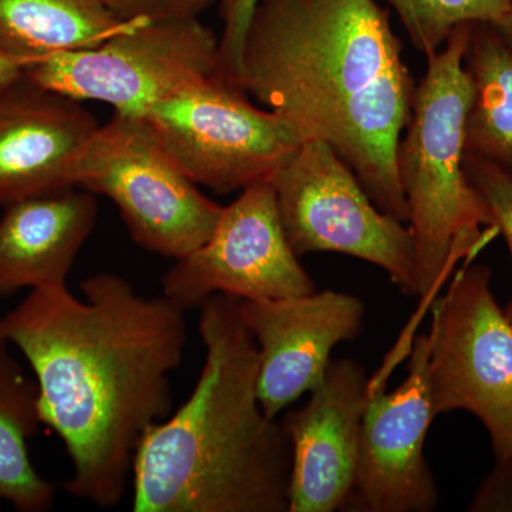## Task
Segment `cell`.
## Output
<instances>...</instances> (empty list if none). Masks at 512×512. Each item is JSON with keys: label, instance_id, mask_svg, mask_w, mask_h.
<instances>
[{"label": "cell", "instance_id": "23", "mask_svg": "<svg viewBox=\"0 0 512 512\" xmlns=\"http://www.w3.org/2000/svg\"><path fill=\"white\" fill-rule=\"evenodd\" d=\"M28 64L26 60L0 49V92L20 79L26 73Z\"/></svg>", "mask_w": 512, "mask_h": 512}, {"label": "cell", "instance_id": "6", "mask_svg": "<svg viewBox=\"0 0 512 512\" xmlns=\"http://www.w3.org/2000/svg\"><path fill=\"white\" fill-rule=\"evenodd\" d=\"M464 261L431 306L429 386L433 412L464 410L483 423L497 466L512 464V325L491 269Z\"/></svg>", "mask_w": 512, "mask_h": 512}, {"label": "cell", "instance_id": "17", "mask_svg": "<svg viewBox=\"0 0 512 512\" xmlns=\"http://www.w3.org/2000/svg\"><path fill=\"white\" fill-rule=\"evenodd\" d=\"M9 346L0 339V501L18 511L43 512L52 507L56 487L40 477L29 456V441L42 424L39 387Z\"/></svg>", "mask_w": 512, "mask_h": 512}, {"label": "cell", "instance_id": "19", "mask_svg": "<svg viewBox=\"0 0 512 512\" xmlns=\"http://www.w3.org/2000/svg\"><path fill=\"white\" fill-rule=\"evenodd\" d=\"M414 47L433 55L454 29L466 23L498 25L512 10L511 0H387Z\"/></svg>", "mask_w": 512, "mask_h": 512}, {"label": "cell", "instance_id": "18", "mask_svg": "<svg viewBox=\"0 0 512 512\" xmlns=\"http://www.w3.org/2000/svg\"><path fill=\"white\" fill-rule=\"evenodd\" d=\"M466 69L473 83L466 153L512 174V47L491 23H473Z\"/></svg>", "mask_w": 512, "mask_h": 512}, {"label": "cell", "instance_id": "8", "mask_svg": "<svg viewBox=\"0 0 512 512\" xmlns=\"http://www.w3.org/2000/svg\"><path fill=\"white\" fill-rule=\"evenodd\" d=\"M272 183L279 217L296 255L353 256L383 269L406 295H417L412 231L377 207L332 147L323 141H303Z\"/></svg>", "mask_w": 512, "mask_h": 512}, {"label": "cell", "instance_id": "20", "mask_svg": "<svg viewBox=\"0 0 512 512\" xmlns=\"http://www.w3.org/2000/svg\"><path fill=\"white\" fill-rule=\"evenodd\" d=\"M464 165L468 180L483 198L495 227L507 242L512 261V174L491 161L468 153ZM504 312L512 325V296Z\"/></svg>", "mask_w": 512, "mask_h": 512}, {"label": "cell", "instance_id": "14", "mask_svg": "<svg viewBox=\"0 0 512 512\" xmlns=\"http://www.w3.org/2000/svg\"><path fill=\"white\" fill-rule=\"evenodd\" d=\"M80 103L26 73L0 92V205L76 187L77 161L99 127Z\"/></svg>", "mask_w": 512, "mask_h": 512}, {"label": "cell", "instance_id": "15", "mask_svg": "<svg viewBox=\"0 0 512 512\" xmlns=\"http://www.w3.org/2000/svg\"><path fill=\"white\" fill-rule=\"evenodd\" d=\"M97 212L93 192L76 187L8 205L0 218V296L66 286Z\"/></svg>", "mask_w": 512, "mask_h": 512}, {"label": "cell", "instance_id": "2", "mask_svg": "<svg viewBox=\"0 0 512 512\" xmlns=\"http://www.w3.org/2000/svg\"><path fill=\"white\" fill-rule=\"evenodd\" d=\"M416 86L376 0H258L238 89L328 144L380 210L407 222L397 154Z\"/></svg>", "mask_w": 512, "mask_h": 512}, {"label": "cell", "instance_id": "12", "mask_svg": "<svg viewBox=\"0 0 512 512\" xmlns=\"http://www.w3.org/2000/svg\"><path fill=\"white\" fill-rule=\"evenodd\" d=\"M239 313L258 348L259 403L276 419L323 382L333 349L362 332L366 305L357 296L325 289L292 298L239 299Z\"/></svg>", "mask_w": 512, "mask_h": 512}, {"label": "cell", "instance_id": "10", "mask_svg": "<svg viewBox=\"0 0 512 512\" xmlns=\"http://www.w3.org/2000/svg\"><path fill=\"white\" fill-rule=\"evenodd\" d=\"M161 285L165 298L184 312L218 293L265 301L316 291L286 238L272 181L242 190L224 207L211 238L177 259Z\"/></svg>", "mask_w": 512, "mask_h": 512}, {"label": "cell", "instance_id": "7", "mask_svg": "<svg viewBox=\"0 0 512 512\" xmlns=\"http://www.w3.org/2000/svg\"><path fill=\"white\" fill-rule=\"evenodd\" d=\"M220 37L200 18L140 20L100 45L26 67L39 86L114 113L143 117L154 104L217 74Z\"/></svg>", "mask_w": 512, "mask_h": 512}, {"label": "cell", "instance_id": "25", "mask_svg": "<svg viewBox=\"0 0 512 512\" xmlns=\"http://www.w3.org/2000/svg\"><path fill=\"white\" fill-rule=\"evenodd\" d=\"M511 3H512V0H511Z\"/></svg>", "mask_w": 512, "mask_h": 512}, {"label": "cell", "instance_id": "24", "mask_svg": "<svg viewBox=\"0 0 512 512\" xmlns=\"http://www.w3.org/2000/svg\"><path fill=\"white\" fill-rule=\"evenodd\" d=\"M494 26L500 30L501 35H503L504 39L507 40L508 45L512 47V10L508 13L507 18H505L503 22Z\"/></svg>", "mask_w": 512, "mask_h": 512}, {"label": "cell", "instance_id": "11", "mask_svg": "<svg viewBox=\"0 0 512 512\" xmlns=\"http://www.w3.org/2000/svg\"><path fill=\"white\" fill-rule=\"evenodd\" d=\"M362 423L355 483L343 510L430 512L439 490L426 457L427 431L436 419L429 386V338L413 343L409 375L392 393L373 386Z\"/></svg>", "mask_w": 512, "mask_h": 512}, {"label": "cell", "instance_id": "9", "mask_svg": "<svg viewBox=\"0 0 512 512\" xmlns=\"http://www.w3.org/2000/svg\"><path fill=\"white\" fill-rule=\"evenodd\" d=\"M143 117L185 174L218 194L274 180L303 143L274 111L254 106L247 93L215 76Z\"/></svg>", "mask_w": 512, "mask_h": 512}, {"label": "cell", "instance_id": "4", "mask_svg": "<svg viewBox=\"0 0 512 512\" xmlns=\"http://www.w3.org/2000/svg\"><path fill=\"white\" fill-rule=\"evenodd\" d=\"M471 28L473 23L457 26L444 46L427 56L397 154L421 296L439 288L458 261L473 259L500 234L464 165V128L473 99L466 69Z\"/></svg>", "mask_w": 512, "mask_h": 512}, {"label": "cell", "instance_id": "22", "mask_svg": "<svg viewBox=\"0 0 512 512\" xmlns=\"http://www.w3.org/2000/svg\"><path fill=\"white\" fill-rule=\"evenodd\" d=\"M114 15L136 20L200 18L217 0H104Z\"/></svg>", "mask_w": 512, "mask_h": 512}, {"label": "cell", "instance_id": "13", "mask_svg": "<svg viewBox=\"0 0 512 512\" xmlns=\"http://www.w3.org/2000/svg\"><path fill=\"white\" fill-rule=\"evenodd\" d=\"M372 393L356 360H332L309 402L282 419L292 446L288 512L343 510L355 483Z\"/></svg>", "mask_w": 512, "mask_h": 512}, {"label": "cell", "instance_id": "16", "mask_svg": "<svg viewBox=\"0 0 512 512\" xmlns=\"http://www.w3.org/2000/svg\"><path fill=\"white\" fill-rule=\"evenodd\" d=\"M136 22L114 15L104 0H0V49L30 64L100 45Z\"/></svg>", "mask_w": 512, "mask_h": 512}, {"label": "cell", "instance_id": "3", "mask_svg": "<svg viewBox=\"0 0 512 512\" xmlns=\"http://www.w3.org/2000/svg\"><path fill=\"white\" fill-rule=\"evenodd\" d=\"M205 362L187 402L133 463L134 512H288L292 446L258 397L259 355L235 296L200 308Z\"/></svg>", "mask_w": 512, "mask_h": 512}, {"label": "cell", "instance_id": "5", "mask_svg": "<svg viewBox=\"0 0 512 512\" xmlns=\"http://www.w3.org/2000/svg\"><path fill=\"white\" fill-rule=\"evenodd\" d=\"M76 187L119 208L141 248L184 258L214 234L224 207L205 197L140 116L114 113L76 164Z\"/></svg>", "mask_w": 512, "mask_h": 512}, {"label": "cell", "instance_id": "21", "mask_svg": "<svg viewBox=\"0 0 512 512\" xmlns=\"http://www.w3.org/2000/svg\"><path fill=\"white\" fill-rule=\"evenodd\" d=\"M220 3L222 32L218 45V64L215 77L238 87L241 72L242 47L249 22L258 0H217Z\"/></svg>", "mask_w": 512, "mask_h": 512}, {"label": "cell", "instance_id": "1", "mask_svg": "<svg viewBox=\"0 0 512 512\" xmlns=\"http://www.w3.org/2000/svg\"><path fill=\"white\" fill-rule=\"evenodd\" d=\"M33 289L0 318V339L28 360L42 424L73 464L64 490L99 508L117 507L134 456L151 426L173 413L171 373L187 346L183 309L164 295L144 298L123 276Z\"/></svg>", "mask_w": 512, "mask_h": 512}]
</instances>
